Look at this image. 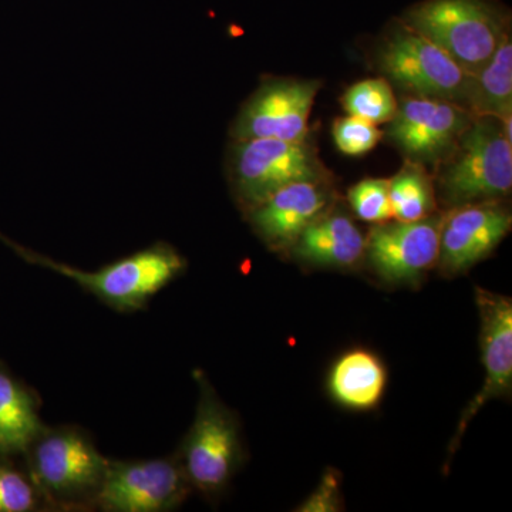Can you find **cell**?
I'll return each mask as SVG.
<instances>
[{"label":"cell","instance_id":"cell-11","mask_svg":"<svg viewBox=\"0 0 512 512\" xmlns=\"http://www.w3.org/2000/svg\"><path fill=\"white\" fill-rule=\"evenodd\" d=\"M443 218L377 225L366 238L365 255L377 274L393 284L416 282L439 262Z\"/></svg>","mask_w":512,"mask_h":512},{"label":"cell","instance_id":"cell-20","mask_svg":"<svg viewBox=\"0 0 512 512\" xmlns=\"http://www.w3.org/2000/svg\"><path fill=\"white\" fill-rule=\"evenodd\" d=\"M0 456V512L53 511L25 464Z\"/></svg>","mask_w":512,"mask_h":512},{"label":"cell","instance_id":"cell-5","mask_svg":"<svg viewBox=\"0 0 512 512\" xmlns=\"http://www.w3.org/2000/svg\"><path fill=\"white\" fill-rule=\"evenodd\" d=\"M512 141L500 120L474 117L440 165L441 197L450 207L493 202L512 188Z\"/></svg>","mask_w":512,"mask_h":512},{"label":"cell","instance_id":"cell-15","mask_svg":"<svg viewBox=\"0 0 512 512\" xmlns=\"http://www.w3.org/2000/svg\"><path fill=\"white\" fill-rule=\"evenodd\" d=\"M40 409L39 393L0 362V456L23 457L46 427Z\"/></svg>","mask_w":512,"mask_h":512},{"label":"cell","instance_id":"cell-7","mask_svg":"<svg viewBox=\"0 0 512 512\" xmlns=\"http://www.w3.org/2000/svg\"><path fill=\"white\" fill-rule=\"evenodd\" d=\"M377 60L392 82L414 96L466 107L473 76L406 23H396L390 29Z\"/></svg>","mask_w":512,"mask_h":512},{"label":"cell","instance_id":"cell-2","mask_svg":"<svg viewBox=\"0 0 512 512\" xmlns=\"http://www.w3.org/2000/svg\"><path fill=\"white\" fill-rule=\"evenodd\" d=\"M22 460L53 511L96 510L109 458L100 453L89 431L46 426Z\"/></svg>","mask_w":512,"mask_h":512},{"label":"cell","instance_id":"cell-17","mask_svg":"<svg viewBox=\"0 0 512 512\" xmlns=\"http://www.w3.org/2000/svg\"><path fill=\"white\" fill-rule=\"evenodd\" d=\"M387 373L382 360L369 350H350L330 370L329 392L340 406L370 410L382 400Z\"/></svg>","mask_w":512,"mask_h":512},{"label":"cell","instance_id":"cell-10","mask_svg":"<svg viewBox=\"0 0 512 512\" xmlns=\"http://www.w3.org/2000/svg\"><path fill=\"white\" fill-rule=\"evenodd\" d=\"M474 116L451 101L406 97L397 103L387 137L413 163L440 164L453 150Z\"/></svg>","mask_w":512,"mask_h":512},{"label":"cell","instance_id":"cell-14","mask_svg":"<svg viewBox=\"0 0 512 512\" xmlns=\"http://www.w3.org/2000/svg\"><path fill=\"white\" fill-rule=\"evenodd\" d=\"M328 204L329 194L323 181H302L276 191L247 215L266 244L288 247L308 225L325 214Z\"/></svg>","mask_w":512,"mask_h":512},{"label":"cell","instance_id":"cell-18","mask_svg":"<svg viewBox=\"0 0 512 512\" xmlns=\"http://www.w3.org/2000/svg\"><path fill=\"white\" fill-rule=\"evenodd\" d=\"M466 109L474 117L512 116L511 33L501 40L490 62L471 77Z\"/></svg>","mask_w":512,"mask_h":512},{"label":"cell","instance_id":"cell-4","mask_svg":"<svg viewBox=\"0 0 512 512\" xmlns=\"http://www.w3.org/2000/svg\"><path fill=\"white\" fill-rule=\"evenodd\" d=\"M194 377L200 390L197 412L174 454L192 491L217 497L244 463L241 426L237 414L221 402L207 376L195 370Z\"/></svg>","mask_w":512,"mask_h":512},{"label":"cell","instance_id":"cell-24","mask_svg":"<svg viewBox=\"0 0 512 512\" xmlns=\"http://www.w3.org/2000/svg\"><path fill=\"white\" fill-rule=\"evenodd\" d=\"M342 493H340V476L338 471L328 470L308 500L301 504L302 512H335L342 510Z\"/></svg>","mask_w":512,"mask_h":512},{"label":"cell","instance_id":"cell-8","mask_svg":"<svg viewBox=\"0 0 512 512\" xmlns=\"http://www.w3.org/2000/svg\"><path fill=\"white\" fill-rule=\"evenodd\" d=\"M192 493L175 454L150 460H110L96 510L168 512L178 510Z\"/></svg>","mask_w":512,"mask_h":512},{"label":"cell","instance_id":"cell-3","mask_svg":"<svg viewBox=\"0 0 512 512\" xmlns=\"http://www.w3.org/2000/svg\"><path fill=\"white\" fill-rule=\"evenodd\" d=\"M403 22L470 76L490 62L510 32V15L497 0H423L407 10Z\"/></svg>","mask_w":512,"mask_h":512},{"label":"cell","instance_id":"cell-21","mask_svg":"<svg viewBox=\"0 0 512 512\" xmlns=\"http://www.w3.org/2000/svg\"><path fill=\"white\" fill-rule=\"evenodd\" d=\"M342 103L349 116L359 117L375 126L389 123L397 110L396 97L386 79H367L353 84L346 90Z\"/></svg>","mask_w":512,"mask_h":512},{"label":"cell","instance_id":"cell-13","mask_svg":"<svg viewBox=\"0 0 512 512\" xmlns=\"http://www.w3.org/2000/svg\"><path fill=\"white\" fill-rule=\"evenodd\" d=\"M511 214L495 202L463 205L441 225V268L460 274L487 258L511 231Z\"/></svg>","mask_w":512,"mask_h":512},{"label":"cell","instance_id":"cell-6","mask_svg":"<svg viewBox=\"0 0 512 512\" xmlns=\"http://www.w3.org/2000/svg\"><path fill=\"white\" fill-rule=\"evenodd\" d=\"M228 177L235 200L248 212L288 185L323 181V168L306 140L248 138L229 148Z\"/></svg>","mask_w":512,"mask_h":512},{"label":"cell","instance_id":"cell-19","mask_svg":"<svg viewBox=\"0 0 512 512\" xmlns=\"http://www.w3.org/2000/svg\"><path fill=\"white\" fill-rule=\"evenodd\" d=\"M389 197L396 221H419L433 214L434 188L423 165H404L389 181Z\"/></svg>","mask_w":512,"mask_h":512},{"label":"cell","instance_id":"cell-16","mask_svg":"<svg viewBox=\"0 0 512 512\" xmlns=\"http://www.w3.org/2000/svg\"><path fill=\"white\" fill-rule=\"evenodd\" d=\"M295 254L309 264L349 268L365 256L366 238L345 215H320L293 242Z\"/></svg>","mask_w":512,"mask_h":512},{"label":"cell","instance_id":"cell-23","mask_svg":"<svg viewBox=\"0 0 512 512\" xmlns=\"http://www.w3.org/2000/svg\"><path fill=\"white\" fill-rule=\"evenodd\" d=\"M336 146L348 156H362L369 153L382 140V131L359 117L349 116L339 119L333 126Z\"/></svg>","mask_w":512,"mask_h":512},{"label":"cell","instance_id":"cell-9","mask_svg":"<svg viewBox=\"0 0 512 512\" xmlns=\"http://www.w3.org/2000/svg\"><path fill=\"white\" fill-rule=\"evenodd\" d=\"M319 89L320 82L316 80H266L239 110L231 127L232 140H306L309 116Z\"/></svg>","mask_w":512,"mask_h":512},{"label":"cell","instance_id":"cell-1","mask_svg":"<svg viewBox=\"0 0 512 512\" xmlns=\"http://www.w3.org/2000/svg\"><path fill=\"white\" fill-rule=\"evenodd\" d=\"M0 241L29 264L66 276L83 291L92 293L101 303L119 313L147 309L151 299L183 276L188 266L184 255L164 241L148 245L147 248L101 266L96 271H82L76 266L55 261L49 256L10 241L3 234H0Z\"/></svg>","mask_w":512,"mask_h":512},{"label":"cell","instance_id":"cell-22","mask_svg":"<svg viewBox=\"0 0 512 512\" xmlns=\"http://www.w3.org/2000/svg\"><path fill=\"white\" fill-rule=\"evenodd\" d=\"M349 202L360 220L383 224L393 218L387 180L369 178L360 181L355 187L350 188Z\"/></svg>","mask_w":512,"mask_h":512},{"label":"cell","instance_id":"cell-12","mask_svg":"<svg viewBox=\"0 0 512 512\" xmlns=\"http://www.w3.org/2000/svg\"><path fill=\"white\" fill-rule=\"evenodd\" d=\"M480 312V343L485 367V380L480 392L468 403L460 417L456 434L451 440V454L460 446L464 431L477 413L497 397L510 394L512 386V302L487 289H476Z\"/></svg>","mask_w":512,"mask_h":512}]
</instances>
